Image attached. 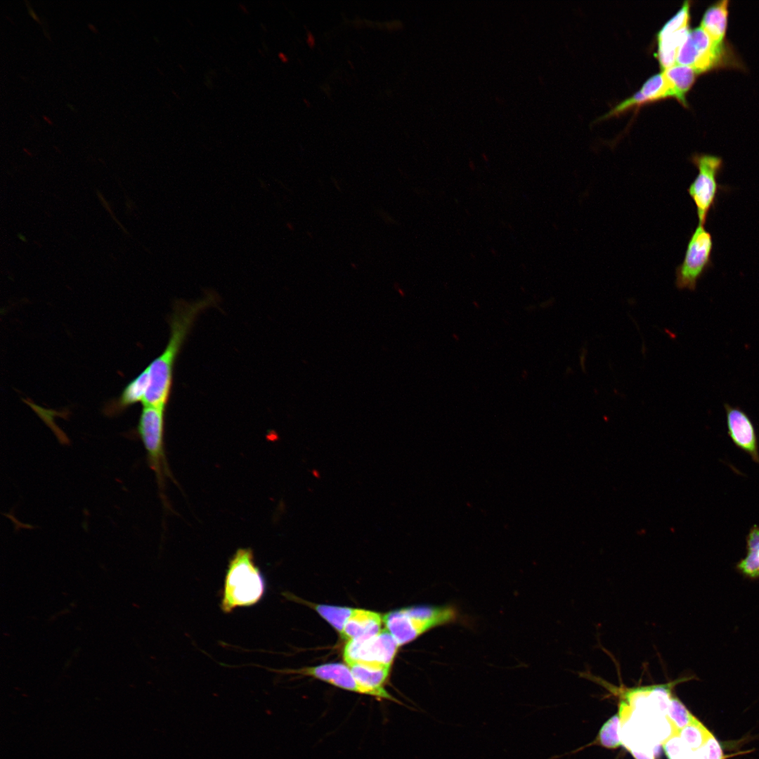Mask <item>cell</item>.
I'll return each mask as SVG.
<instances>
[{"label": "cell", "instance_id": "8992f818", "mask_svg": "<svg viewBox=\"0 0 759 759\" xmlns=\"http://www.w3.org/2000/svg\"><path fill=\"white\" fill-rule=\"evenodd\" d=\"M713 239L704 226L699 224L688 240L682 263L675 270V285L679 290L694 291L698 281L713 266Z\"/></svg>", "mask_w": 759, "mask_h": 759}, {"label": "cell", "instance_id": "30bf717a", "mask_svg": "<svg viewBox=\"0 0 759 759\" xmlns=\"http://www.w3.org/2000/svg\"><path fill=\"white\" fill-rule=\"evenodd\" d=\"M292 673L312 676L346 690L374 696L370 689L356 681L350 668L343 663H325L293 670Z\"/></svg>", "mask_w": 759, "mask_h": 759}, {"label": "cell", "instance_id": "603a6c76", "mask_svg": "<svg viewBox=\"0 0 759 759\" xmlns=\"http://www.w3.org/2000/svg\"><path fill=\"white\" fill-rule=\"evenodd\" d=\"M696 751L701 759H724L721 746L712 733L703 746Z\"/></svg>", "mask_w": 759, "mask_h": 759}, {"label": "cell", "instance_id": "4dcf8cb0", "mask_svg": "<svg viewBox=\"0 0 759 759\" xmlns=\"http://www.w3.org/2000/svg\"><path fill=\"white\" fill-rule=\"evenodd\" d=\"M67 106H69V108H70L71 110H74V106H73L72 105H71L70 103H67Z\"/></svg>", "mask_w": 759, "mask_h": 759}, {"label": "cell", "instance_id": "7c38bea8", "mask_svg": "<svg viewBox=\"0 0 759 759\" xmlns=\"http://www.w3.org/2000/svg\"><path fill=\"white\" fill-rule=\"evenodd\" d=\"M150 384L147 368L131 380L123 389L120 395L108 402L103 409L108 416H116L130 406L143 402Z\"/></svg>", "mask_w": 759, "mask_h": 759}, {"label": "cell", "instance_id": "5b68a950", "mask_svg": "<svg viewBox=\"0 0 759 759\" xmlns=\"http://www.w3.org/2000/svg\"><path fill=\"white\" fill-rule=\"evenodd\" d=\"M691 162L698 174L687 188L693 200L699 219V224L704 226L710 212L715 208L718 197L725 186L718 183V177L724 167L721 157L711 154L695 153Z\"/></svg>", "mask_w": 759, "mask_h": 759}, {"label": "cell", "instance_id": "4fadbf2b", "mask_svg": "<svg viewBox=\"0 0 759 759\" xmlns=\"http://www.w3.org/2000/svg\"><path fill=\"white\" fill-rule=\"evenodd\" d=\"M673 96V89L663 72L656 74L649 78L642 87L631 97L623 100L609 112L606 116L618 114L635 105L653 101L665 97Z\"/></svg>", "mask_w": 759, "mask_h": 759}, {"label": "cell", "instance_id": "277c9868", "mask_svg": "<svg viewBox=\"0 0 759 759\" xmlns=\"http://www.w3.org/2000/svg\"><path fill=\"white\" fill-rule=\"evenodd\" d=\"M675 64L692 67L698 74L742 66L729 45L716 44L701 27L689 30L679 48Z\"/></svg>", "mask_w": 759, "mask_h": 759}, {"label": "cell", "instance_id": "ba28073f", "mask_svg": "<svg viewBox=\"0 0 759 759\" xmlns=\"http://www.w3.org/2000/svg\"><path fill=\"white\" fill-rule=\"evenodd\" d=\"M398 647L393 636L384 629L370 637L347 641L343 656L348 666L362 662L390 667Z\"/></svg>", "mask_w": 759, "mask_h": 759}, {"label": "cell", "instance_id": "52a82bcc", "mask_svg": "<svg viewBox=\"0 0 759 759\" xmlns=\"http://www.w3.org/2000/svg\"><path fill=\"white\" fill-rule=\"evenodd\" d=\"M164 408L143 406L137 425V432L160 488L163 486L164 476L170 475L164 451Z\"/></svg>", "mask_w": 759, "mask_h": 759}, {"label": "cell", "instance_id": "ac0fdd59", "mask_svg": "<svg viewBox=\"0 0 759 759\" xmlns=\"http://www.w3.org/2000/svg\"><path fill=\"white\" fill-rule=\"evenodd\" d=\"M666 715L671 727V734H679L680 729L696 719L683 703L674 695L669 702Z\"/></svg>", "mask_w": 759, "mask_h": 759}, {"label": "cell", "instance_id": "7a4b0ae2", "mask_svg": "<svg viewBox=\"0 0 759 759\" xmlns=\"http://www.w3.org/2000/svg\"><path fill=\"white\" fill-rule=\"evenodd\" d=\"M266 590L264 578L253 551L240 548L231 558L225 576L221 609L226 614L237 607L250 606L261 600Z\"/></svg>", "mask_w": 759, "mask_h": 759}, {"label": "cell", "instance_id": "f546056e", "mask_svg": "<svg viewBox=\"0 0 759 759\" xmlns=\"http://www.w3.org/2000/svg\"><path fill=\"white\" fill-rule=\"evenodd\" d=\"M43 117H44V119H46V121H47V122H48L49 124H51V123H52L51 120V119H48V117H47L46 116H44H44H43Z\"/></svg>", "mask_w": 759, "mask_h": 759}, {"label": "cell", "instance_id": "484cf974", "mask_svg": "<svg viewBox=\"0 0 759 759\" xmlns=\"http://www.w3.org/2000/svg\"><path fill=\"white\" fill-rule=\"evenodd\" d=\"M26 3H27V8H28V11H29V13H30V15H31V16H32V18H34V20H36L39 21V18L37 17V14L35 13L34 11V10H33V9L32 8V7H31V6L30 5L29 2L27 3V1H26Z\"/></svg>", "mask_w": 759, "mask_h": 759}, {"label": "cell", "instance_id": "4316f807", "mask_svg": "<svg viewBox=\"0 0 759 759\" xmlns=\"http://www.w3.org/2000/svg\"><path fill=\"white\" fill-rule=\"evenodd\" d=\"M278 56L281 60H283V62L287 61V57L283 53H279Z\"/></svg>", "mask_w": 759, "mask_h": 759}, {"label": "cell", "instance_id": "2e32d148", "mask_svg": "<svg viewBox=\"0 0 759 759\" xmlns=\"http://www.w3.org/2000/svg\"><path fill=\"white\" fill-rule=\"evenodd\" d=\"M663 72L673 89L674 97L686 106V94L699 74L692 67L675 64L664 69Z\"/></svg>", "mask_w": 759, "mask_h": 759}, {"label": "cell", "instance_id": "9c48e42d", "mask_svg": "<svg viewBox=\"0 0 759 759\" xmlns=\"http://www.w3.org/2000/svg\"><path fill=\"white\" fill-rule=\"evenodd\" d=\"M727 434L733 443L759 463L758 436L748 415L738 406L724 404Z\"/></svg>", "mask_w": 759, "mask_h": 759}, {"label": "cell", "instance_id": "5bb4252c", "mask_svg": "<svg viewBox=\"0 0 759 759\" xmlns=\"http://www.w3.org/2000/svg\"><path fill=\"white\" fill-rule=\"evenodd\" d=\"M382 616L377 612L353 609L341 633L347 641L372 637L382 630Z\"/></svg>", "mask_w": 759, "mask_h": 759}, {"label": "cell", "instance_id": "cb8c5ba5", "mask_svg": "<svg viewBox=\"0 0 759 759\" xmlns=\"http://www.w3.org/2000/svg\"><path fill=\"white\" fill-rule=\"evenodd\" d=\"M630 751L635 759H654L653 752L649 750L635 748L634 749L630 748Z\"/></svg>", "mask_w": 759, "mask_h": 759}, {"label": "cell", "instance_id": "6da1fadb", "mask_svg": "<svg viewBox=\"0 0 759 759\" xmlns=\"http://www.w3.org/2000/svg\"><path fill=\"white\" fill-rule=\"evenodd\" d=\"M208 299L194 304L177 303L169 318V337L162 353L147 367L149 387L143 406L166 408L171 394L175 364L197 316L211 304Z\"/></svg>", "mask_w": 759, "mask_h": 759}, {"label": "cell", "instance_id": "3957f363", "mask_svg": "<svg viewBox=\"0 0 759 759\" xmlns=\"http://www.w3.org/2000/svg\"><path fill=\"white\" fill-rule=\"evenodd\" d=\"M457 618L458 612L450 606H416L386 614L383 623L400 647L432 628L453 623Z\"/></svg>", "mask_w": 759, "mask_h": 759}, {"label": "cell", "instance_id": "f1b7e54d", "mask_svg": "<svg viewBox=\"0 0 759 759\" xmlns=\"http://www.w3.org/2000/svg\"><path fill=\"white\" fill-rule=\"evenodd\" d=\"M88 26H89V27H90V29H91V30H92L93 32H97V30H96V27H94V26H93V25H92L91 23H89V24H88Z\"/></svg>", "mask_w": 759, "mask_h": 759}, {"label": "cell", "instance_id": "8fae6325", "mask_svg": "<svg viewBox=\"0 0 759 759\" xmlns=\"http://www.w3.org/2000/svg\"><path fill=\"white\" fill-rule=\"evenodd\" d=\"M348 666L356 681L370 689L373 693L374 697L401 703L384 688L390 667L362 662H354Z\"/></svg>", "mask_w": 759, "mask_h": 759}, {"label": "cell", "instance_id": "44dd1931", "mask_svg": "<svg viewBox=\"0 0 759 759\" xmlns=\"http://www.w3.org/2000/svg\"><path fill=\"white\" fill-rule=\"evenodd\" d=\"M620 715L611 716L602 726L596 739L597 744L606 748H616L621 745L619 737Z\"/></svg>", "mask_w": 759, "mask_h": 759}, {"label": "cell", "instance_id": "ffe728a7", "mask_svg": "<svg viewBox=\"0 0 759 759\" xmlns=\"http://www.w3.org/2000/svg\"><path fill=\"white\" fill-rule=\"evenodd\" d=\"M316 611L337 631L342 633L344 625L353 609L346 606L314 604Z\"/></svg>", "mask_w": 759, "mask_h": 759}, {"label": "cell", "instance_id": "7402d4cb", "mask_svg": "<svg viewBox=\"0 0 759 759\" xmlns=\"http://www.w3.org/2000/svg\"><path fill=\"white\" fill-rule=\"evenodd\" d=\"M663 746L668 759H687L691 755L677 734H671Z\"/></svg>", "mask_w": 759, "mask_h": 759}, {"label": "cell", "instance_id": "e0dca14e", "mask_svg": "<svg viewBox=\"0 0 759 759\" xmlns=\"http://www.w3.org/2000/svg\"><path fill=\"white\" fill-rule=\"evenodd\" d=\"M737 571L751 580L759 579V526L754 524L746 536V555L735 566Z\"/></svg>", "mask_w": 759, "mask_h": 759}, {"label": "cell", "instance_id": "9a60e30c", "mask_svg": "<svg viewBox=\"0 0 759 759\" xmlns=\"http://www.w3.org/2000/svg\"><path fill=\"white\" fill-rule=\"evenodd\" d=\"M727 0H722L711 5L704 12L701 25L714 43L726 44L725 37L728 23Z\"/></svg>", "mask_w": 759, "mask_h": 759}, {"label": "cell", "instance_id": "d4e9b609", "mask_svg": "<svg viewBox=\"0 0 759 759\" xmlns=\"http://www.w3.org/2000/svg\"><path fill=\"white\" fill-rule=\"evenodd\" d=\"M306 41L310 47H313L315 44V38L311 32L307 33Z\"/></svg>", "mask_w": 759, "mask_h": 759}, {"label": "cell", "instance_id": "d6986e66", "mask_svg": "<svg viewBox=\"0 0 759 759\" xmlns=\"http://www.w3.org/2000/svg\"><path fill=\"white\" fill-rule=\"evenodd\" d=\"M711 732L698 720L682 728L679 736L685 746L692 751L699 749Z\"/></svg>", "mask_w": 759, "mask_h": 759}, {"label": "cell", "instance_id": "83f0119b", "mask_svg": "<svg viewBox=\"0 0 759 759\" xmlns=\"http://www.w3.org/2000/svg\"><path fill=\"white\" fill-rule=\"evenodd\" d=\"M694 753H695V754H694V756H692V755H689V757H688V758H687V759H701V758H700V756H699V753H697L696 751H694Z\"/></svg>", "mask_w": 759, "mask_h": 759}]
</instances>
